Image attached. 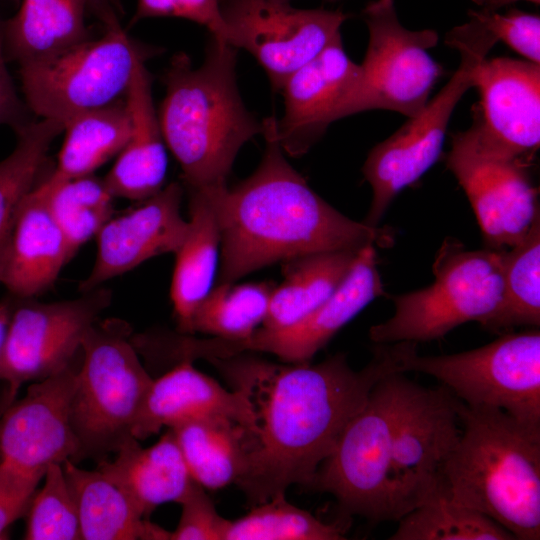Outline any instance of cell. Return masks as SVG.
I'll return each mask as SVG.
<instances>
[{
  "mask_svg": "<svg viewBox=\"0 0 540 540\" xmlns=\"http://www.w3.org/2000/svg\"><path fill=\"white\" fill-rule=\"evenodd\" d=\"M334 524H327L279 494L257 504L247 515L230 520L225 540H342Z\"/></svg>",
  "mask_w": 540,
  "mask_h": 540,
  "instance_id": "cell-36",
  "label": "cell"
},
{
  "mask_svg": "<svg viewBox=\"0 0 540 540\" xmlns=\"http://www.w3.org/2000/svg\"><path fill=\"white\" fill-rule=\"evenodd\" d=\"M19 0H0L1 4H17Z\"/></svg>",
  "mask_w": 540,
  "mask_h": 540,
  "instance_id": "cell-46",
  "label": "cell"
},
{
  "mask_svg": "<svg viewBox=\"0 0 540 540\" xmlns=\"http://www.w3.org/2000/svg\"><path fill=\"white\" fill-rule=\"evenodd\" d=\"M109 3L113 6L116 12L122 14L124 12L122 1L121 0H108Z\"/></svg>",
  "mask_w": 540,
  "mask_h": 540,
  "instance_id": "cell-45",
  "label": "cell"
},
{
  "mask_svg": "<svg viewBox=\"0 0 540 540\" xmlns=\"http://www.w3.org/2000/svg\"><path fill=\"white\" fill-rule=\"evenodd\" d=\"M104 33L53 57L19 65L30 112L65 125L71 118L125 98L135 68L160 53L132 39L108 0H90Z\"/></svg>",
  "mask_w": 540,
  "mask_h": 540,
  "instance_id": "cell-5",
  "label": "cell"
},
{
  "mask_svg": "<svg viewBox=\"0 0 540 540\" xmlns=\"http://www.w3.org/2000/svg\"><path fill=\"white\" fill-rule=\"evenodd\" d=\"M390 540H514L500 524L439 493L404 515Z\"/></svg>",
  "mask_w": 540,
  "mask_h": 540,
  "instance_id": "cell-35",
  "label": "cell"
},
{
  "mask_svg": "<svg viewBox=\"0 0 540 540\" xmlns=\"http://www.w3.org/2000/svg\"><path fill=\"white\" fill-rule=\"evenodd\" d=\"M65 136L51 175L72 179L93 174L117 157L130 133L125 98L107 106L83 112L64 125Z\"/></svg>",
  "mask_w": 540,
  "mask_h": 540,
  "instance_id": "cell-30",
  "label": "cell"
},
{
  "mask_svg": "<svg viewBox=\"0 0 540 540\" xmlns=\"http://www.w3.org/2000/svg\"><path fill=\"white\" fill-rule=\"evenodd\" d=\"M222 1H225V0H221ZM273 1H279V2H290L291 0H273ZM325 1H328V2H336V1H339V0H325Z\"/></svg>",
  "mask_w": 540,
  "mask_h": 540,
  "instance_id": "cell-47",
  "label": "cell"
},
{
  "mask_svg": "<svg viewBox=\"0 0 540 540\" xmlns=\"http://www.w3.org/2000/svg\"><path fill=\"white\" fill-rule=\"evenodd\" d=\"M479 5L481 9L488 11H496L497 9L506 6L508 4L515 3L517 1H529L534 4H539L540 0H472Z\"/></svg>",
  "mask_w": 540,
  "mask_h": 540,
  "instance_id": "cell-44",
  "label": "cell"
},
{
  "mask_svg": "<svg viewBox=\"0 0 540 540\" xmlns=\"http://www.w3.org/2000/svg\"><path fill=\"white\" fill-rule=\"evenodd\" d=\"M73 256L50 214L40 177L16 214L0 257V284L14 297L34 298L54 285Z\"/></svg>",
  "mask_w": 540,
  "mask_h": 540,
  "instance_id": "cell-21",
  "label": "cell"
},
{
  "mask_svg": "<svg viewBox=\"0 0 540 540\" xmlns=\"http://www.w3.org/2000/svg\"><path fill=\"white\" fill-rule=\"evenodd\" d=\"M385 294L375 246H366L331 296L296 323L280 329L261 327L244 339H203L202 352L208 359H225L246 351L266 352L286 363H308L343 326Z\"/></svg>",
  "mask_w": 540,
  "mask_h": 540,
  "instance_id": "cell-16",
  "label": "cell"
},
{
  "mask_svg": "<svg viewBox=\"0 0 540 540\" xmlns=\"http://www.w3.org/2000/svg\"><path fill=\"white\" fill-rule=\"evenodd\" d=\"M380 379L349 420L311 487L332 494L343 512L371 521H399L411 511L393 466V436L407 378Z\"/></svg>",
  "mask_w": 540,
  "mask_h": 540,
  "instance_id": "cell-7",
  "label": "cell"
},
{
  "mask_svg": "<svg viewBox=\"0 0 540 540\" xmlns=\"http://www.w3.org/2000/svg\"><path fill=\"white\" fill-rule=\"evenodd\" d=\"M47 206L73 255L96 237L113 217V195L104 179L94 174L56 179L51 171L41 176Z\"/></svg>",
  "mask_w": 540,
  "mask_h": 540,
  "instance_id": "cell-32",
  "label": "cell"
},
{
  "mask_svg": "<svg viewBox=\"0 0 540 540\" xmlns=\"http://www.w3.org/2000/svg\"><path fill=\"white\" fill-rule=\"evenodd\" d=\"M415 342H403V373L428 374L468 406L503 410L540 426V332L504 333L482 347L440 356H420Z\"/></svg>",
  "mask_w": 540,
  "mask_h": 540,
  "instance_id": "cell-10",
  "label": "cell"
},
{
  "mask_svg": "<svg viewBox=\"0 0 540 540\" xmlns=\"http://www.w3.org/2000/svg\"><path fill=\"white\" fill-rule=\"evenodd\" d=\"M3 4L0 3V8ZM3 21L0 13V125L11 127L18 132L32 121L25 101L18 96L7 68L4 50Z\"/></svg>",
  "mask_w": 540,
  "mask_h": 540,
  "instance_id": "cell-41",
  "label": "cell"
},
{
  "mask_svg": "<svg viewBox=\"0 0 540 540\" xmlns=\"http://www.w3.org/2000/svg\"><path fill=\"white\" fill-rule=\"evenodd\" d=\"M125 103L130 117L129 137L103 179L114 198L140 202L164 187L168 165L167 146L152 97V76L144 61L135 68Z\"/></svg>",
  "mask_w": 540,
  "mask_h": 540,
  "instance_id": "cell-23",
  "label": "cell"
},
{
  "mask_svg": "<svg viewBox=\"0 0 540 540\" xmlns=\"http://www.w3.org/2000/svg\"><path fill=\"white\" fill-rule=\"evenodd\" d=\"M14 300L15 297L10 294L0 300V350L13 310Z\"/></svg>",
  "mask_w": 540,
  "mask_h": 540,
  "instance_id": "cell-43",
  "label": "cell"
},
{
  "mask_svg": "<svg viewBox=\"0 0 540 540\" xmlns=\"http://www.w3.org/2000/svg\"><path fill=\"white\" fill-rule=\"evenodd\" d=\"M403 342L378 344L352 369L344 354L321 363L276 364L241 354L209 360L248 398L255 416L247 469L236 485L255 505L311 486L349 420L383 377L401 372Z\"/></svg>",
  "mask_w": 540,
  "mask_h": 540,
  "instance_id": "cell-1",
  "label": "cell"
},
{
  "mask_svg": "<svg viewBox=\"0 0 540 540\" xmlns=\"http://www.w3.org/2000/svg\"><path fill=\"white\" fill-rule=\"evenodd\" d=\"M446 165L467 195L489 248L510 249L527 235L539 206L525 159L490 150L472 123L452 136Z\"/></svg>",
  "mask_w": 540,
  "mask_h": 540,
  "instance_id": "cell-15",
  "label": "cell"
},
{
  "mask_svg": "<svg viewBox=\"0 0 540 540\" xmlns=\"http://www.w3.org/2000/svg\"><path fill=\"white\" fill-rule=\"evenodd\" d=\"M474 87L480 101L472 123L482 143L500 155L527 160L540 143V65L486 57Z\"/></svg>",
  "mask_w": 540,
  "mask_h": 540,
  "instance_id": "cell-18",
  "label": "cell"
},
{
  "mask_svg": "<svg viewBox=\"0 0 540 540\" xmlns=\"http://www.w3.org/2000/svg\"><path fill=\"white\" fill-rule=\"evenodd\" d=\"M78 369L74 360L31 384L0 420V469L31 492L50 465L75 462L78 443L71 423V402Z\"/></svg>",
  "mask_w": 540,
  "mask_h": 540,
  "instance_id": "cell-13",
  "label": "cell"
},
{
  "mask_svg": "<svg viewBox=\"0 0 540 540\" xmlns=\"http://www.w3.org/2000/svg\"><path fill=\"white\" fill-rule=\"evenodd\" d=\"M362 77L360 64L349 58L341 35L285 82L284 114L276 120V137L284 153L299 157L321 138Z\"/></svg>",
  "mask_w": 540,
  "mask_h": 540,
  "instance_id": "cell-19",
  "label": "cell"
},
{
  "mask_svg": "<svg viewBox=\"0 0 540 540\" xmlns=\"http://www.w3.org/2000/svg\"><path fill=\"white\" fill-rule=\"evenodd\" d=\"M42 489L29 502L24 539L79 540L80 524L76 503L62 464L50 465Z\"/></svg>",
  "mask_w": 540,
  "mask_h": 540,
  "instance_id": "cell-37",
  "label": "cell"
},
{
  "mask_svg": "<svg viewBox=\"0 0 540 540\" xmlns=\"http://www.w3.org/2000/svg\"><path fill=\"white\" fill-rule=\"evenodd\" d=\"M179 504L181 516L170 540H225L230 520L219 515L201 485L196 483Z\"/></svg>",
  "mask_w": 540,
  "mask_h": 540,
  "instance_id": "cell-40",
  "label": "cell"
},
{
  "mask_svg": "<svg viewBox=\"0 0 540 540\" xmlns=\"http://www.w3.org/2000/svg\"><path fill=\"white\" fill-rule=\"evenodd\" d=\"M189 192L187 234L175 253L171 301L180 334L192 335L191 320L200 302L213 287L220 249L215 214L200 189Z\"/></svg>",
  "mask_w": 540,
  "mask_h": 540,
  "instance_id": "cell-27",
  "label": "cell"
},
{
  "mask_svg": "<svg viewBox=\"0 0 540 540\" xmlns=\"http://www.w3.org/2000/svg\"><path fill=\"white\" fill-rule=\"evenodd\" d=\"M33 494L0 469V539L7 527L27 510Z\"/></svg>",
  "mask_w": 540,
  "mask_h": 540,
  "instance_id": "cell-42",
  "label": "cell"
},
{
  "mask_svg": "<svg viewBox=\"0 0 540 540\" xmlns=\"http://www.w3.org/2000/svg\"><path fill=\"white\" fill-rule=\"evenodd\" d=\"M115 455L113 460L99 461L97 469L129 497L144 518L164 503H180L197 483L170 428L147 448L134 441Z\"/></svg>",
  "mask_w": 540,
  "mask_h": 540,
  "instance_id": "cell-24",
  "label": "cell"
},
{
  "mask_svg": "<svg viewBox=\"0 0 540 540\" xmlns=\"http://www.w3.org/2000/svg\"><path fill=\"white\" fill-rule=\"evenodd\" d=\"M88 7L90 0H22L17 13L3 21L7 61L45 60L89 39Z\"/></svg>",
  "mask_w": 540,
  "mask_h": 540,
  "instance_id": "cell-25",
  "label": "cell"
},
{
  "mask_svg": "<svg viewBox=\"0 0 540 540\" xmlns=\"http://www.w3.org/2000/svg\"><path fill=\"white\" fill-rule=\"evenodd\" d=\"M64 125L53 119L32 120L16 132L14 150L0 160V257L18 209L45 172L47 153Z\"/></svg>",
  "mask_w": 540,
  "mask_h": 540,
  "instance_id": "cell-33",
  "label": "cell"
},
{
  "mask_svg": "<svg viewBox=\"0 0 540 540\" xmlns=\"http://www.w3.org/2000/svg\"><path fill=\"white\" fill-rule=\"evenodd\" d=\"M361 15L369 33L362 77L341 118L373 109L416 115L443 74L428 53L438 43L437 32L404 27L394 0H372Z\"/></svg>",
  "mask_w": 540,
  "mask_h": 540,
  "instance_id": "cell-11",
  "label": "cell"
},
{
  "mask_svg": "<svg viewBox=\"0 0 540 540\" xmlns=\"http://www.w3.org/2000/svg\"><path fill=\"white\" fill-rule=\"evenodd\" d=\"M359 252H318L283 262L284 279L274 287L262 327L284 328L313 311L339 287Z\"/></svg>",
  "mask_w": 540,
  "mask_h": 540,
  "instance_id": "cell-29",
  "label": "cell"
},
{
  "mask_svg": "<svg viewBox=\"0 0 540 540\" xmlns=\"http://www.w3.org/2000/svg\"><path fill=\"white\" fill-rule=\"evenodd\" d=\"M221 10L228 43L255 57L274 92H281L295 71L340 36L350 16L341 10L298 9L273 0H225Z\"/></svg>",
  "mask_w": 540,
  "mask_h": 540,
  "instance_id": "cell-14",
  "label": "cell"
},
{
  "mask_svg": "<svg viewBox=\"0 0 540 540\" xmlns=\"http://www.w3.org/2000/svg\"><path fill=\"white\" fill-rule=\"evenodd\" d=\"M177 17L205 26L212 37L228 42L221 0H137L130 26L145 18Z\"/></svg>",
  "mask_w": 540,
  "mask_h": 540,
  "instance_id": "cell-39",
  "label": "cell"
},
{
  "mask_svg": "<svg viewBox=\"0 0 540 540\" xmlns=\"http://www.w3.org/2000/svg\"><path fill=\"white\" fill-rule=\"evenodd\" d=\"M459 399L443 385L424 388L407 379L393 436V466L411 509L442 493V468L458 442Z\"/></svg>",
  "mask_w": 540,
  "mask_h": 540,
  "instance_id": "cell-17",
  "label": "cell"
},
{
  "mask_svg": "<svg viewBox=\"0 0 540 540\" xmlns=\"http://www.w3.org/2000/svg\"><path fill=\"white\" fill-rule=\"evenodd\" d=\"M111 298V291L103 287L51 303L15 297L0 350V381L7 385L5 409L24 383L43 380L75 360L85 334Z\"/></svg>",
  "mask_w": 540,
  "mask_h": 540,
  "instance_id": "cell-12",
  "label": "cell"
},
{
  "mask_svg": "<svg viewBox=\"0 0 540 540\" xmlns=\"http://www.w3.org/2000/svg\"><path fill=\"white\" fill-rule=\"evenodd\" d=\"M64 473L73 494L84 540H170L171 532L144 519L129 497L100 470L66 460Z\"/></svg>",
  "mask_w": 540,
  "mask_h": 540,
  "instance_id": "cell-26",
  "label": "cell"
},
{
  "mask_svg": "<svg viewBox=\"0 0 540 540\" xmlns=\"http://www.w3.org/2000/svg\"><path fill=\"white\" fill-rule=\"evenodd\" d=\"M502 297L495 310L480 324L504 333L517 326L540 325V213L527 235L503 250Z\"/></svg>",
  "mask_w": 540,
  "mask_h": 540,
  "instance_id": "cell-31",
  "label": "cell"
},
{
  "mask_svg": "<svg viewBox=\"0 0 540 540\" xmlns=\"http://www.w3.org/2000/svg\"><path fill=\"white\" fill-rule=\"evenodd\" d=\"M237 50L211 36L199 67L180 52L162 75L165 96L158 119L187 189L227 183L239 150L262 134V122L246 109L238 90Z\"/></svg>",
  "mask_w": 540,
  "mask_h": 540,
  "instance_id": "cell-3",
  "label": "cell"
},
{
  "mask_svg": "<svg viewBox=\"0 0 540 540\" xmlns=\"http://www.w3.org/2000/svg\"><path fill=\"white\" fill-rule=\"evenodd\" d=\"M276 120L262 121L266 147L249 177L231 188L227 183L199 188L219 227L217 284L307 254L394 244V229L352 220L310 188L285 158Z\"/></svg>",
  "mask_w": 540,
  "mask_h": 540,
  "instance_id": "cell-2",
  "label": "cell"
},
{
  "mask_svg": "<svg viewBox=\"0 0 540 540\" xmlns=\"http://www.w3.org/2000/svg\"><path fill=\"white\" fill-rule=\"evenodd\" d=\"M274 283H219L195 309L192 334L200 332L222 339L249 337L267 314Z\"/></svg>",
  "mask_w": 540,
  "mask_h": 540,
  "instance_id": "cell-34",
  "label": "cell"
},
{
  "mask_svg": "<svg viewBox=\"0 0 540 540\" xmlns=\"http://www.w3.org/2000/svg\"><path fill=\"white\" fill-rule=\"evenodd\" d=\"M170 429L193 479L204 489L237 484L244 475L251 446L244 426L226 417L204 416Z\"/></svg>",
  "mask_w": 540,
  "mask_h": 540,
  "instance_id": "cell-28",
  "label": "cell"
},
{
  "mask_svg": "<svg viewBox=\"0 0 540 540\" xmlns=\"http://www.w3.org/2000/svg\"><path fill=\"white\" fill-rule=\"evenodd\" d=\"M502 252L467 250L458 239L447 237L435 255L434 282L393 296L394 314L370 328V339L376 344L425 342L466 322L481 324L502 297Z\"/></svg>",
  "mask_w": 540,
  "mask_h": 540,
  "instance_id": "cell-9",
  "label": "cell"
},
{
  "mask_svg": "<svg viewBox=\"0 0 540 540\" xmlns=\"http://www.w3.org/2000/svg\"><path fill=\"white\" fill-rule=\"evenodd\" d=\"M468 16L479 21L498 41H503L526 60L540 64V17L518 9L506 14L484 9L469 10Z\"/></svg>",
  "mask_w": 540,
  "mask_h": 540,
  "instance_id": "cell-38",
  "label": "cell"
},
{
  "mask_svg": "<svg viewBox=\"0 0 540 540\" xmlns=\"http://www.w3.org/2000/svg\"><path fill=\"white\" fill-rule=\"evenodd\" d=\"M222 416L244 426L251 435L256 423L245 394L223 388L215 379L184 360L157 379L148 389L133 436L138 441L157 434L163 427L197 417Z\"/></svg>",
  "mask_w": 540,
  "mask_h": 540,
  "instance_id": "cell-22",
  "label": "cell"
},
{
  "mask_svg": "<svg viewBox=\"0 0 540 540\" xmlns=\"http://www.w3.org/2000/svg\"><path fill=\"white\" fill-rule=\"evenodd\" d=\"M182 196L181 184L171 182L137 207L112 217L96 236L95 263L79 291L100 287L152 257L175 254L188 231L181 215Z\"/></svg>",
  "mask_w": 540,
  "mask_h": 540,
  "instance_id": "cell-20",
  "label": "cell"
},
{
  "mask_svg": "<svg viewBox=\"0 0 540 540\" xmlns=\"http://www.w3.org/2000/svg\"><path fill=\"white\" fill-rule=\"evenodd\" d=\"M458 413L461 433L442 468L443 492L515 539H540V426L461 400Z\"/></svg>",
  "mask_w": 540,
  "mask_h": 540,
  "instance_id": "cell-4",
  "label": "cell"
},
{
  "mask_svg": "<svg viewBox=\"0 0 540 540\" xmlns=\"http://www.w3.org/2000/svg\"><path fill=\"white\" fill-rule=\"evenodd\" d=\"M498 42L479 21L451 29L445 44L460 54V64L445 86L396 132L369 152L362 172L373 192L364 223L378 226L389 205L439 158L451 115L475 83L481 62Z\"/></svg>",
  "mask_w": 540,
  "mask_h": 540,
  "instance_id": "cell-8",
  "label": "cell"
},
{
  "mask_svg": "<svg viewBox=\"0 0 540 540\" xmlns=\"http://www.w3.org/2000/svg\"><path fill=\"white\" fill-rule=\"evenodd\" d=\"M124 320L96 321L85 334L82 359L71 402V423L78 443L74 463L98 462L138 441L133 428L152 383Z\"/></svg>",
  "mask_w": 540,
  "mask_h": 540,
  "instance_id": "cell-6",
  "label": "cell"
}]
</instances>
